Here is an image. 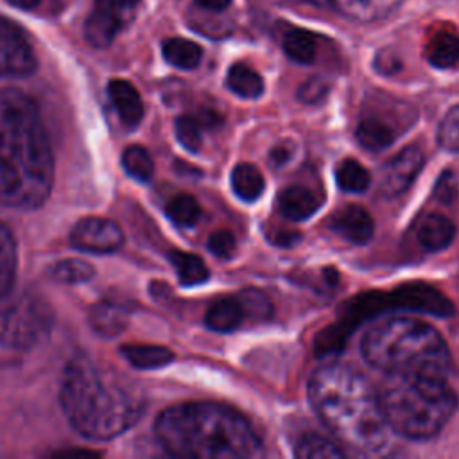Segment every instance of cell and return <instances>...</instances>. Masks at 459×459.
Masks as SVG:
<instances>
[{
  "label": "cell",
  "instance_id": "obj_1",
  "mask_svg": "<svg viewBox=\"0 0 459 459\" xmlns=\"http://www.w3.org/2000/svg\"><path fill=\"white\" fill-rule=\"evenodd\" d=\"M52 185L54 156L36 102L20 90H0V204L38 208Z\"/></svg>",
  "mask_w": 459,
  "mask_h": 459
},
{
  "label": "cell",
  "instance_id": "obj_2",
  "mask_svg": "<svg viewBox=\"0 0 459 459\" xmlns=\"http://www.w3.org/2000/svg\"><path fill=\"white\" fill-rule=\"evenodd\" d=\"M308 400L348 448L360 454H378L389 443L393 432L371 384L362 373L344 364H325L308 380Z\"/></svg>",
  "mask_w": 459,
  "mask_h": 459
},
{
  "label": "cell",
  "instance_id": "obj_3",
  "mask_svg": "<svg viewBox=\"0 0 459 459\" xmlns=\"http://www.w3.org/2000/svg\"><path fill=\"white\" fill-rule=\"evenodd\" d=\"M160 445L183 459H247L262 454L251 423L235 409L188 402L165 409L154 423Z\"/></svg>",
  "mask_w": 459,
  "mask_h": 459
},
{
  "label": "cell",
  "instance_id": "obj_4",
  "mask_svg": "<svg viewBox=\"0 0 459 459\" xmlns=\"http://www.w3.org/2000/svg\"><path fill=\"white\" fill-rule=\"evenodd\" d=\"M61 407L79 434L106 441L138 421L143 400L136 387L124 385L86 355H75L65 368Z\"/></svg>",
  "mask_w": 459,
  "mask_h": 459
},
{
  "label": "cell",
  "instance_id": "obj_5",
  "mask_svg": "<svg viewBox=\"0 0 459 459\" xmlns=\"http://www.w3.org/2000/svg\"><path fill=\"white\" fill-rule=\"evenodd\" d=\"M366 362L389 375L446 377L452 355L441 333L429 323L414 317H391L362 337Z\"/></svg>",
  "mask_w": 459,
  "mask_h": 459
},
{
  "label": "cell",
  "instance_id": "obj_6",
  "mask_svg": "<svg viewBox=\"0 0 459 459\" xmlns=\"http://www.w3.org/2000/svg\"><path fill=\"white\" fill-rule=\"evenodd\" d=\"M380 393L385 420L393 432L407 439H430L457 411V394L443 377L391 375Z\"/></svg>",
  "mask_w": 459,
  "mask_h": 459
},
{
  "label": "cell",
  "instance_id": "obj_7",
  "mask_svg": "<svg viewBox=\"0 0 459 459\" xmlns=\"http://www.w3.org/2000/svg\"><path fill=\"white\" fill-rule=\"evenodd\" d=\"M52 328L48 305L34 296H22L0 308V344L25 350L41 342Z\"/></svg>",
  "mask_w": 459,
  "mask_h": 459
},
{
  "label": "cell",
  "instance_id": "obj_8",
  "mask_svg": "<svg viewBox=\"0 0 459 459\" xmlns=\"http://www.w3.org/2000/svg\"><path fill=\"white\" fill-rule=\"evenodd\" d=\"M36 68V57L22 29L0 16V79L25 77Z\"/></svg>",
  "mask_w": 459,
  "mask_h": 459
},
{
  "label": "cell",
  "instance_id": "obj_9",
  "mask_svg": "<svg viewBox=\"0 0 459 459\" xmlns=\"http://www.w3.org/2000/svg\"><path fill=\"white\" fill-rule=\"evenodd\" d=\"M70 242L74 247L84 253H113L124 242L122 228L106 217H84L81 219L70 233Z\"/></svg>",
  "mask_w": 459,
  "mask_h": 459
},
{
  "label": "cell",
  "instance_id": "obj_10",
  "mask_svg": "<svg viewBox=\"0 0 459 459\" xmlns=\"http://www.w3.org/2000/svg\"><path fill=\"white\" fill-rule=\"evenodd\" d=\"M423 152L416 145L403 147L382 170L380 194L387 199L402 195L418 178L423 167Z\"/></svg>",
  "mask_w": 459,
  "mask_h": 459
},
{
  "label": "cell",
  "instance_id": "obj_11",
  "mask_svg": "<svg viewBox=\"0 0 459 459\" xmlns=\"http://www.w3.org/2000/svg\"><path fill=\"white\" fill-rule=\"evenodd\" d=\"M355 22H375L389 16L400 0H301Z\"/></svg>",
  "mask_w": 459,
  "mask_h": 459
},
{
  "label": "cell",
  "instance_id": "obj_12",
  "mask_svg": "<svg viewBox=\"0 0 459 459\" xmlns=\"http://www.w3.org/2000/svg\"><path fill=\"white\" fill-rule=\"evenodd\" d=\"M330 230L353 244H366L375 233V222L366 208L359 204H348L333 213Z\"/></svg>",
  "mask_w": 459,
  "mask_h": 459
},
{
  "label": "cell",
  "instance_id": "obj_13",
  "mask_svg": "<svg viewBox=\"0 0 459 459\" xmlns=\"http://www.w3.org/2000/svg\"><path fill=\"white\" fill-rule=\"evenodd\" d=\"M400 134L393 118H385L377 109L364 113L357 124V140L368 151H382L389 147Z\"/></svg>",
  "mask_w": 459,
  "mask_h": 459
},
{
  "label": "cell",
  "instance_id": "obj_14",
  "mask_svg": "<svg viewBox=\"0 0 459 459\" xmlns=\"http://www.w3.org/2000/svg\"><path fill=\"white\" fill-rule=\"evenodd\" d=\"M321 201L314 190L305 185H289L278 195V210L289 221H305L312 217Z\"/></svg>",
  "mask_w": 459,
  "mask_h": 459
},
{
  "label": "cell",
  "instance_id": "obj_15",
  "mask_svg": "<svg viewBox=\"0 0 459 459\" xmlns=\"http://www.w3.org/2000/svg\"><path fill=\"white\" fill-rule=\"evenodd\" d=\"M455 224L441 213H427L420 219L416 238L425 251H441L452 244Z\"/></svg>",
  "mask_w": 459,
  "mask_h": 459
},
{
  "label": "cell",
  "instance_id": "obj_16",
  "mask_svg": "<svg viewBox=\"0 0 459 459\" xmlns=\"http://www.w3.org/2000/svg\"><path fill=\"white\" fill-rule=\"evenodd\" d=\"M108 93H109V99L120 117V120L127 127L138 126L143 117V102H142L138 90L129 81L113 79L108 84Z\"/></svg>",
  "mask_w": 459,
  "mask_h": 459
},
{
  "label": "cell",
  "instance_id": "obj_17",
  "mask_svg": "<svg viewBox=\"0 0 459 459\" xmlns=\"http://www.w3.org/2000/svg\"><path fill=\"white\" fill-rule=\"evenodd\" d=\"M206 326L213 332H231L237 330L240 325H244L246 310L238 296L235 298H222L215 301L208 312H206Z\"/></svg>",
  "mask_w": 459,
  "mask_h": 459
},
{
  "label": "cell",
  "instance_id": "obj_18",
  "mask_svg": "<svg viewBox=\"0 0 459 459\" xmlns=\"http://www.w3.org/2000/svg\"><path fill=\"white\" fill-rule=\"evenodd\" d=\"M127 310L115 301H100L90 310V325L102 337H115L127 326Z\"/></svg>",
  "mask_w": 459,
  "mask_h": 459
},
{
  "label": "cell",
  "instance_id": "obj_19",
  "mask_svg": "<svg viewBox=\"0 0 459 459\" xmlns=\"http://www.w3.org/2000/svg\"><path fill=\"white\" fill-rule=\"evenodd\" d=\"M126 360L138 369H156L172 362L174 353L160 344H126L120 348Z\"/></svg>",
  "mask_w": 459,
  "mask_h": 459
},
{
  "label": "cell",
  "instance_id": "obj_20",
  "mask_svg": "<svg viewBox=\"0 0 459 459\" xmlns=\"http://www.w3.org/2000/svg\"><path fill=\"white\" fill-rule=\"evenodd\" d=\"M427 59L436 68H452L459 63V36L452 30H439L427 45Z\"/></svg>",
  "mask_w": 459,
  "mask_h": 459
},
{
  "label": "cell",
  "instance_id": "obj_21",
  "mask_svg": "<svg viewBox=\"0 0 459 459\" xmlns=\"http://www.w3.org/2000/svg\"><path fill=\"white\" fill-rule=\"evenodd\" d=\"M122 20L111 16V14H106L99 9H93L90 13V16L86 18V23H84V36L88 39L90 45L93 47H99V48H104L108 47L117 32L120 30L122 27Z\"/></svg>",
  "mask_w": 459,
  "mask_h": 459
},
{
  "label": "cell",
  "instance_id": "obj_22",
  "mask_svg": "<svg viewBox=\"0 0 459 459\" xmlns=\"http://www.w3.org/2000/svg\"><path fill=\"white\" fill-rule=\"evenodd\" d=\"M228 88L242 99H256L264 93V81L258 72L244 63H235L226 75Z\"/></svg>",
  "mask_w": 459,
  "mask_h": 459
},
{
  "label": "cell",
  "instance_id": "obj_23",
  "mask_svg": "<svg viewBox=\"0 0 459 459\" xmlns=\"http://www.w3.org/2000/svg\"><path fill=\"white\" fill-rule=\"evenodd\" d=\"M18 265L16 240L11 230L0 222V299L9 292Z\"/></svg>",
  "mask_w": 459,
  "mask_h": 459
},
{
  "label": "cell",
  "instance_id": "obj_24",
  "mask_svg": "<svg viewBox=\"0 0 459 459\" xmlns=\"http://www.w3.org/2000/svg\"><path fill=\"white\" fill-rule=\"evenodd\" d=\"M231 186H233V192L242 201L251 203L262 195L265 181L262 172L255 165L238 163L231 172Z\"/></svg>",
  "mask_w": 459,
  "mask_h": 459
},
{
  "label": "cell",
  "instance_id": "obj_25",
  "mask_svg": "<svg viewBox=\"0 0 459 459\" xmlns=\"http://www.w3.org/2000/svg\"><path fill=\"white\" fill-rule=\"evenodd\" d=\"M163 57L169 65L181 68V70H192L201 63L203 50L197 43L183 38H170L163 43Z\"/></svg>",
  "mask_w": 459,
  "mask_h": 459
},
{
  "label": "cell",
  "instance_id": "obj_26",
  "mask_svg": "<svg viewBox=\"0 0 459 459\" xmlns=\"http://www.w3.org/2000/svg\"><path fill=\"white\" fill-rule=\"evenodd\" d=\"M169 258H170V262H172V265L178 273L179 281L186 287L199 285V283L206 281L208 276H210L208 267L204 265V262L197 255L174 249V251L169 253Z\"/></svg>",
  "mask_w": 459,
  "mask_h": 459
},
{
  "label": "cell",
  "instance_id": "obj_27",
  "mask_svg": "<svg viewBox=\"0 0 459 459\" xmlns=\"http://www.w3.org/2000/svg\"><path fill=\"white\" fill-rule=\"evenodd\" d=\"M296 455L303 459H337L344 457V450L321 434L307 432L296 443Z\"/></svg>",
  "mask_w": 459,
  "mask_h": 459
},
{
  "label": "cell",
  "instance_id": "obj_28",
  "mask_svg": "<svg viewBox=\"0 0 459 459\" xmlns=\"http://www.w3.org/2000/svg\"><path fill=\"white\" fill-rule=\"evenodd\" d=\"M283 52L296 63L308 65L316 57V38L312 32L303 30V29H289L283 34Z\"/></svg>",
  "mask_w": 459,
  "mask_h": 459
},
{
  "label": "cell",
  "instance_id": "obj_29",
  "mask_svg": "<svg viewBox=\"0 0 459 459\" xmlns=\"http://www.w3.org/2000/svg\"><path fill=\"white\" fill-rule=\"evenodd\" d=\"M335 181L341 190L359 194L369 186L371 176L362 163H359L353 158H346L335 169Z\"/></svg>",
  "mask_w": 459,
  "mask_h": 459
},
{
  "label": "cell",
  "instance_id": "obj_30",
  "mask_svg": "<svg viewBox=\"0 0 459 459\" xmlns=\"http://www.w3.org/2000/svg\"><path fill=\"white\" fill-rule=\"evenodd\" d=\"M167 215L169 219L181 226V228H192L197 224L201 217V206L190 194H178L167 203Z\"/></svg>",
  "mask_w": 459,
  "mask_h": 459
},
{
  "label": "cell",
  "instance_id": "obj_31",
  "mask_svg": "<svg viewBox=\"0 0 459 459\" xmlns=\"http://www.w3.org/2000/svg\"><path fill=\"white\" fill-rule=\"evenodd\" d=\"M48 274L52 280L59 283H82V281H88L95 274V271L86 260L68 258V260L56 262L50 267Z\"/></svg>",
  "mask_w": 459,
  "mask_h": 459
},
{
  "label": "cell",
  "instance_id": "obj_32",
  "mask_svg": "<svg viewBox=\"0 0 459 459\" xmlns=\"http://www.w3.org/2000/svg\"><path fill=\"white\" fill-rule=\"evenodd\" d=\"M122 165L126 172L138 179V181H149L154 174V161L147 149L140 145H129L122 154Z\"/></svg>",
  "mask_w": 459,
  "mask_h": 459
},
{
  "label": "cell",
  "instance_id": "obj_33",
  "mask_svg": "<svg viewBox=\"0 0 459 459\" xmlns=\"http://www.w3.org/2000/svg\"><path fill=\"white\" fill-rule=\"evenodd\" d=\"M437 143L448 152H459V104L450 108L439 122Z\"/></svg>",
  "mask_w": 459,
  "mask_h": 459
},
{
  "label": "cell",
  "instance_id": "obj_34",
  "mask_svg": "<svg viewBox=\"0 0 459 459\" xmlns=\"http://www.w3.org/2000/svg\"><path fill=\"white\" fill-rule=\"evenodd\" d=\"M201 131H203V124L195 115H183L176 120V136L181 142V145L190 152L199 151L203 142Z\"/></svg>",
  "mask_w": 459,
  "mask_h": 459
},
{
  "label": "cell",
  "instance_id": "obj_35",
  "mask_svg": "<svg viewBox=\"0 0 459 459\" xmlns=\"http://www.w3.org/2000/svg\"><path fill=\"white\" fill-rule=\"evenodd\" d=\"M242 305H244V310H246V319H251V321H264L271 316L273 312V307H271V301L265 298V294H262L260 290H255V289H247V290H242L238 294Z\"/></svg>",
  "mask_w": 459,
  "mask_h": 459
},
{
  "label": "cell",
  "instance_id": "obj_36",
  "mask_svg": "<svg viewBox=\"0 0 459 459\" xmlns=\"http://www.w3.org/2000/svg\"><path fill=\"white\" fill-rule=\"evenodd\" d=\"M235 237L226 230L213 231L208 238V249L219 258H230L235 251Z\"/></svg>",
  "mask_w": 459,
  "mask_h": 459
},
{
  "label": "cell",
  "instance_id": "obj_37",
  "mask_svg": "<svg viewBox=\"0 0 459 459\" xmlns=\"http://www.w3.org/2000/svg\"><path fill=\"white\" fill-rule=\"evenodd\" d=\"M140 0H95L93 9H99L106 14H111L118 20H126V16L136 7Z\"/></svg>",
  "mask_w": 459,
  "mask_h": 459
},
{
  "label": "cell",
  "instance_id": "obj_38",
  "mask_svg": "<svg viewBox=\"0 0 459 459\" xmlns=\"http://www.w3.org/2000/svg\"><path fill=\"white\" fill-rule=\"evenodd\" d=\"M326 91H328V82L323 81L321 77H312L301 84L298 97L307 104H314V102H319L326 95Z\"/></svg>",
  "mask_w": 459,
  "mask_h": 459
},
{
  "label": "cell",
  "instance_id": "obj_39",
  "mask_svg": "<svg viewBox=\"0 0 459 459\" xmlns=\"http://www.w3.org/2000/svg\"><path fill=\"white\" fill-rule=\"evenodd\" d=\"M434 194H436V197L441 199V203H452V199L457 194V188H455V179H454L450 170H446L441 176V179L436 185V192Z\"/></svg>",
  "mask_w": 459,
  "mask_h": 459
},
{
  "label": "cell",
  "instance_id": "obj_40",
  "mask_svg": "<svg viewBox=\"0 0 459 459\" xmlns=\"http://www.w3.org/2000/svg\"><path fill=\"white\" fill-rule=\"evenodd\" d=\"M195 4L208 11H224L231 4V0H195Z\"/></svg>",
  "mask_w": 459,
  "mask_h": 459
},
{
  "label": "cell",
  "instance_id": "obj_41",
  "mask_svg": "<svg viewBox=\"0 0 459 459\" xmlns=\"http://www.w3.org/2000/svg\"><path fill=\"white\" fill-rule=\"evenodd\" d=\"M289 151L285 149V147H276L273 152H271V161L274 163V165H281V163H285L287 160H289Z\"/></svg>",
  "mask_w": 459,
  "mask_h": 459
},
{
  "label": "cell",
  "instance_id": "obj_42",
  "mask_svg": "<svg viewBox=\"0 0 459 459\" xmlns=\"http://www.w3.org/2000/svg\"><path fill=\"white\" fill-rule=\"evenodd\" d=\"M9 4H13L14 7H20V9H32L36 7L41 0H7Z\"/></svg>",
  "mask_w": 459,
  "mask_h": 459
}]
</instances>
